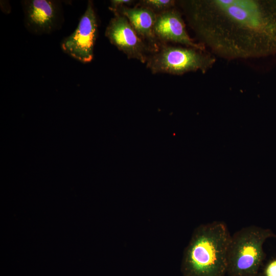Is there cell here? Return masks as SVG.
I'll list each match as a JSON object with an SVG mask.
<instances>
[{
  "instance_id": "6da1fadb",
  "label": "cell",
  "mask_w": 276,
  "mask_h": 276,
  "mask_svg": "<svg viewBox=\"0 0 276 276\" xmlns=\"http://www.w3.org/2000/svg\"><path fill=\"white\" fill-rule=\"evenodd\" d=\"M199 43L227 60L276 54V0L177 2Z\"/></svg>"
},
{
  "instance_id": "7a4b0ae2",
  "label": "cell",
  "mask_w": 276,
  "mask_h": 276,
  "mask_svg": "<svg viewBox=\"0 0 276 276\" xmlns=\"http://www.w3.org/2000/svg\"><path fill=\"white\" fill-rule=\"evenodd\" d=\"M231 235L222 221L197 227L186 247L182 260L183 276H224Z\"/></svg>"
},
{
  "instance_id": "3957f363",
  "label": "cell",
  "mask_w": 276,
  "mask_h": 276,
  "mask_svg": "<svg viewBox=\"0 0 276 276\" xmlns=\"http://www.w3.org/2000/svg\"><path fill=\"white\" fill-rule=\"evenodd\" d=\"M272 236L270 229L254 225L243 227L231 236L227 257L229 275H257L265 257L264 243Z\"/></svg>"
},
{
  "instance_id": "277c9868",
  "label": "cell",
  "mask_w": 276,
  "mask_h": 276,
  "mask_svg": "<svg viewBox=\"0 0 276 276\" xmlns=\"http://www.w3.org/2000/svg\"><path fill=\"white\" fill-rule=\"evenodd\" d=\"M216 61V57L206 50L164 44L149 56L146 63L153 74L182 75L198 71L204 74Z\"/></svg>"
},
{
  "instance_id": "5b68a950",
  "label": "cell",
  "mask_w": 276,
  "mask_h": 276,
  "mask_svg": "<svg viewBox=\"0 0 276 276\" xmlns=\"http://www.w3.org/2000/svg\"><path fill=\"white\" fill-rule=\"evenodd\" d=\"M98 34V21L93 1H88L85 11L77 28L63 39V52L82 63H89L94 58V50Z\"/></svg>"
},
{
  "instance_id": "8992f818",
  "label": "cell",
  "mask_w": 276,
  "mask_h": 276,
  "mask_svg": "<svg viewBox=\"0 0 276 276\" xmlns=\"http://www.w3.org/2000/svg\"><path fill=\"white\" fill-rule=\"evenodd\" d=\"M25 27L35 35L50 34L60 29L64 22L61 2L55 0H23Z\"/></svg>"
},
{
  "instance_id": "52a82bcc",
  "label": "cell",
  "mask_w": 276,
  "mask_h": 276,
  "mask_svg": "<svg viewBox=\"0 0 276 276\" xmlns=\"http://www.w3.org/2000/svg\"><path fill=\"white\" fill-rule=\"evenodd\" d=\"M114 15L106 28L105 36L128 59L146 63L149 56L153 53L151 49L139 36L125 16L119 13Z\"/></svg>"
},
{
  "instance_id": "ba28073f",
  "label": "cell",
  "mask_w": 276,
  "mask_h": 276,
  "mask_svg": "<svg viewBox=\"0 0 276 276\" xmlns=\"http://www.w3.org/2000/svg\"><path fill=\"white\" fill-rule=\"evenodd\" d=\"M155 35L161 44L178 43L205 51L202 44L196 42L189 35L182 13L175 7L157 14L154 27Z\"/></svg>"
},
{
  "instance_id": "9c48e42d",
  "label": "cell",
  "mask_w": 276,
  "mask_h": 276,
  "mask_svg": "<svg viewBox=\"0 0 276 276\" xmlns=\"http://www.w3.org/2000/svg\"><path fill=\"white\" fill-rule=\"evenodd\" d=\"M113 13L125 16L153 53L159 49L162 44L157 40L154 31L157 16L155 13L146 7L136 5L133 8L122 7Z\"/></svg>"
},
{
  "instance_id": "30bf717a",
  "label": "cell",
  "mask_w": 276,
  "mask_h": 276,
  "mask_svg": "<svg viewBox=\"0 0 276 276\" xmlns=\"http://www.w3.org/2000/svg\"><path fill=\"white\" fill-rule=\"evenodd\" d=\"M174 0H143L137 6L146 7L156 14L174 8L177 2Z\"/></svg>"
},
{
  "instance_id": "8fae6325",
  "label": "cell",
  "mask_w": 276,
  "mask_h": 276,
  "mask_svg": "<svg viewBox=\"0 0 276 276\" xmlns=\"http://www.w3.org/2000/svg\"><path fill=\"white\" fill-rule=\"evenodd\" d=\"M132 0H111L109 9L112 12L116 11L118 9L124 7H129L134 3Z\"/></svg>"
},
{
  "instance_id": "7c38bea8",
  "label": "cell",
  "mask_w": 276,
  "mask_h": 276,
  "mask_svg": "<svg viewBox=\"0 0 276 276\" xmlns=\"http://www.w3.org/2000/svg\"><path fill=\"white\" fill-rule=\"evenodd\" d=\"M265 276H276V260L270 262L265 270Z\"/></svg>"
},
{
  "instance_id": "4fadbf2b",
  "label": "cell",
  "mask_w": 276,
  "mask_h": 276,
  "mask_svg": "<svg viewBox=\"0 0 276 276\" xmlns=\"http://www.w3.org/2000/svg\"><path fill=\"white\" fill-rule=\"evenodd\" d=\"M254 276H258V275H254Z\"/></svg>"
}]
</instances>
